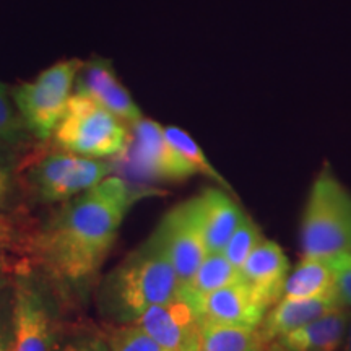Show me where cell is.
Masks as SVG:
<instances>
[{"label": "cell", "mask_w": 351, "mask_h": 351, "mask_svg": "<svg viewBox=\"0 0 351 351\" xmlns=\"http://www.w3.org/2000/svg\"><path fill=\"white\" fill-rule=\"evenodd\" d=\"M104 339L109 351H166L137 324H108Z\"/></svg>", "instance_id": "cell-23"}, {"label": "cell", "mask_w": 351, "mask_h": 351, "mask_svg": "<svg viewBox=\"0 0 351 351\" xmlns=\"http://www.w3.org/2000/svg\"><path fill=\"white\" fill-rule=\"evenodd\" d=\"M350 309L332 311L276 339L288 351H341Z\"/></svg>", "instance_id": "cell-16"}, {"label": "cell", "mask_w": 351, "mask_h": 351, "mask_svg": "<svg viewBox=\"0 0 351 351\" xmlns=\"http://www.w3.org/2000/svg\"><path fill=\"white\" fill-rule=\"evenodd\" d=\"M114 171L111 160L64 150L33 152L21 161V179L29 204L59 205L88 191Z\"/></svg>", "instance_id": "cell-5"}, {"label": "cell", "mask_w": 351, "mask_h": 351, "mask_svg": "<svg viewBox=\"0 0 351 351\" xmlns=\"http://www.w3.org/2000/svg\"><path fill=\"white\" fill-rule=\"evenodd\" d=\"M163 132H165V138L168 140V143L184 158V160L187 161L189 165L192 166V168H194L197 174H202L205 176V178L212 179L213 182L218 184V187L225 189V191L234 194V191H232L230 182H228L226 179L213 168V165L210 163L207 156H205L204 152H202L199 143H197L186 130L179 129V127H174V125H168V127H163Z\"/></svg>", "instance_id": "cell-21"}, {"label": "cell", "mask_w": 351, "mask_h": 351, "mask_svg": "<svg viewBox=\"0 0 351 351\" xmlns=\"http://www.w3.org/2000/svg\"><path fill=\"white\" fill-rule=\"evenodd\" d=\"M0 256H3V257H10V258H15V261H19V262H21V263H25L23 261H20V257L16 256L15 251H13V249L10 247V245H8L7 243H3L2 239H0Z\"/></svg>", "instance_id": "cell-30"}, {"label": "cell", "mask_w": 351, "mask_h": 351, "mask_svg": "<svg viewBox=\"0 0 351 351\" xmlns=\"http://www.w3.org/2000/svg\"><path fill=\"white\" fill-rule=\"evenodd\" d=\"M263 239L265 238H263L257 223L249 215H244L241 225L236 228V231L232 232L230 241H228L226 247L223 249V254H225L232 265L241 269L245 258L251 256V252Z\"/></svg>", "instance_id": "cell-25"}, {"label": "cell", "mask_w": 351, "mask_h": 351, "mask_svg": "<svg viewBox=\"0 0 351 351\" xmlns=\"http://www.w3.org/2000/svg\"><path fill=\"white\" fill-rule=\"evenodd\" d=\"M134 324L166 351H200V315L181 291L169 301L148 307Z\"/></svg>", "instance_id": "cell-10"}, {"label": "cell", "mask_w": 351, "mask_h": 351, "mask_svg": "<svg viewBox=\"0 0 351 351\" xmlns=\"http://www.w3.org/2000/svg\"><path fill=\"white\" fill-rule=\"evenodd\" d=\"M302 257L351 252V192L328 165L315 176L301 217Z\"/></svg>", "instance_id": "cell-4"}, {"label": "cell", "mask_w": 351, "mask_h": 351, "mask_svg": "<svg viewBox=\"0 0 351 351\" xmlns=\"http://www.w3.org/2000/svg\"><path fill=\"white\" fill-rule=\"evenodd\" d=\"M152 194L156 191H145L119 174H109L33 225L26 263L72 302L86 300L127 213L135 202Z\"/></svg>", "instance_id": "cell-1"}, {"label": "cell", "mask_w": 351, "mask_h": 351, "mask_svg": "<svg viewBox=\"0 0 351 351\" xmlns=\"http://www.w3.org/2000/svg\"><path fill=\"white\" fill-rule=\"evenodd\" d=\"M335 293V275L328 257H302L287 276L282 298H317Z\"/></svg>", "instance_id": "cell-18"}, {"label": "cell", "mask_w": 351, "mask_h": 351, "mask_svg": "<svg viewBox=\"0 0 351 351\" xmlns=\"http://www.w3.org/2000/svg\"><path fill=\"white\" fill-rule=\"evenodd\" d=\"M77 93L90 96L109 112L124 121L127 125L135 124L143 117L138 104L130 91L122 85L111 60L104 57H91L82 62L75 80Z\"/></svg>", "instance_id": "cell-12"}, {"label": "cell", "mask_w": 351, "mask_h": 351, "mask_svg": "<svg viewBox=\"0 0 351 351\" xmlns=\"http://www.w3.org/2000/svg\"><path fill=\"white\" fill-rule=\"evenodd\" d=\"M65 302H72L46 276L23 265L12 280L13 351H57L65 326Z\"/></svg>", "instance_id": "cell-3"}, {"label": "cell", "mask_w": 351, "mask_h": 351, "mask_svg": "<svg viewBox=\"0 0 351 351\" xmlns=\"http://www.w3.org/2000/svg\"><path fill=\"white\" fill-rule=\"evenodd\" d=\"M341 307L337 293L317 298H282L270 307L258 330L263 340L271 341Z\"/></svg>", "instance_id": "cell-13"}, {"label": "cell", "mask_w": 351, "mask_h": 351, "mask_svg": "<svg viewBox=\"0 0 351 351\" xmlns=\"http://www.w3.org/2000/svg\"><path fill=\"white\" fill-rule=\"evenodd\" d=\"M21 148L0 143V217L28 218L29 202L21 179Z\"/></svg>", "instance_id": "cell-17"}, {"label": "cell", "mask_w": 351, "mask_h": 351, "mask_svg": "<svg viewBox=\"0 0 351 351\" xmlns=\"http://www.w3.org/2000/svg\"><path fill=\"white\" fill-rule=\"evenodd\" d=\"M230 194L221 187H208L197 195L208 254L223 252L245 215Z\"/></svg>", "instance_id": "cell-15"}, {"label": "cell", "mask_w": 351, "mask_h": 351, "mask_svg": "<svg viewBox=\"0 0 351 351\" xmlns=\"http://www.w3.org/2000/svg\"><path fill=\"white\" fill-rule=\"evenodd\" d=\"M241 278L251 285L270 307L282 300L289 261L274 241L263 239L241 267Z\"/></svg>", "instance_id": "cell-14"}, {"label": "cell", "mask_w": 351, "mask_h": 351, "mask_svg": "<svg viewBox=\"0 0 351 351\" xmlns=\"http://www.w3.org/2000/svg\"><path fill=\"white\" fill-rule=\"evenodd\" d=\"M153 234L173 263L181 287L186 285L208 254L199 197H192L171 208Z\"/></svg>", "instance_id": "cell-9"}, {"label": "cell", "mask_w": 351, "mask_h": 351, "mask_svg": "<svg viewBox=\"0 0 351 351\" xmlns=\"http://www.w3.org/2000/svg\"><path fill=\"white\" fill-rule=\"evenodd\" d=\"M83 60L65 59L44 69L32 82L12 88V98L21 121L36 142H47L54 134L75 86Z\"/></svg>", "instance_id": "cell-7"}, {"label": "cell", "mask_w": 351, "mask_h": 351, "mask_svg": "<svg viewBox=\"0 0 351 351\" xmlns=\"http://www.w3.org/2000/svg\"><path fill=\"white\" fill-rule=\"evenodd\" d=\"M181 291L173 263L155 234L125 256L99 282L96 301L108 324H132L148 307Z\"/></svg>", "instance_id": "cell-2"}, {"label": "cell", "mask_w": 351, "mask_h": 351, "mask_svg": "<svg viewBox=\"0 0 351 351\" xmlns=\"http://www.w3.org/2000/svg\"><path fill=\"white\" fill-rule=\"evenodd\" d=\"M57 351H109L103 328L91 322H67Z\"/></svg>", "instance_id": "cell-24"}, {"label": "cell", "mask_w": 351, "mask_h": 351, "mask_svg": "<svg viewBox=\"0 0 351 351\" xmlns=\"http://www.w3.org/2000/svg\"><path fill=\"white\" fill-rule=\"evenodd\" d=\"M191 301L194 302L202 322L208 320L245 327L261 326L270 309L267 301L243 278Z\"/></svg>", "instance_id": "cell-11"}, {"label": "cell", "mask_w": 351, "mask_h": 351, "mask_svg": "<svg viewBox=\"0 0 351 351\" xmlns=\"http://www.w3.org/2000/svg\"><path fill=\"white\" fill-rule=\"evenodd\" d=\"M32 140L12 98V88L0 80V143L25 150Z\"/></svg>", "instance_id": "cell-22"}, {"label": "cell", "mask_w": 351, "mask_h": 351, "mask_svg": "<svg viewBox=\"0 0 351 351\" xmlns=\"http://www.w3.org/2000/svg\"><path fill=\"white\" fill-rule=\"evenodd\" d=\"M261 351H288V350L285 348V346L280 343L278 340H271V341H269V343L263 345V348Z\"/></svg>", "instance_id": "cell-32"}, {"label": "cell", "mask_w": 351, "mask_h": 351, "mask_svg": "<svg viewBox=\"0 0 351 351\" xmlns=\"http://www.w3.org/2000/svg\"><path fill=\"white\" fill-rule=\"evenodd\" d=\"M341 351H351V309H350V317H348V327H346V335Z\"/></svg>", "instance_id": "cell-31"}, {"label": "cell", "mask_w": 351, "mask_h": 351, "mask_svg": "<svg viewBox=\"0 0 351 351\" xmlns=\"http://www.w3.org/2000/svg\"><path fill=\"white\" fill-rule=\"evenodd\" d=\"M33 225L26 219L0 217V239L15 251L20 261L26 263V249H28L29 232Z\"/></svg>", "instance_id": "cell-26"}, {"label": "cell", "mask_w": 351, "mask_h": 351, "mask_svg": "<svg viewBox=\"0 0 351 351\" xmlns=\"http://www.w3.org/2000/svg\"><path fill=\"white\" fill-rule=\"evenodd\" d=\"M330 258L333 275H335V293L340 304L351 309V252L339 254Z\"/></svg>", "instance_id": "cell-27"}, {"label": "cell", "mask_w": 351, "mask_h": 351, "mask_svg": "<svg viewBox=\"0 0 351 351\" xmlns=\"http://www.w3.org/2000/svg\"><path fill=\"white\" fill-rule=\"evenodd\" d=\"M21 265H25V263L15 261V258L0 256V295L12 287L13 274Z\"/></svg>", "instance_id": "cell-29"}, {"label": "cell", "mask_w": 351, "mask_h": 351, "mask_svg": "<svg viewBox=\"0 0 351 351\" xmlns=\"http://www.w3.org/2000/svg\"><path fill=\"white\" fill-rule=\"evenodd\" d=\"M0 351H13L12 287L0 295Z\"/></svg>", "instance_id": "cell-28"}, {"label": "cell", "mask_w": 351, "mask_h": 351, "mask_svg": "<svg viewBox=\"0 0 351 351\" xmlns=\"http://www.w3.org/2000/svg\"><path fill=\"white\" fill-rule=\"evenodd\" d=\"M265 343L258 327L202 322L200 351H261Z\"/></svg>", "instance_id": "cell-19"}, {"label": "cell", "mask_w": 351, "mask_h": 351, "mask_svg": "<svg viewBox=\"0 0 351 351\" xmlns=\"http://www.w3.org/2000/svg\"><path fill=\"white\" fill-rule=\"evenodd\" d=\"M121 160L124 169L140 181H186L197 173L165 138L163 125L142 117L130 125V140Z\"/></svg>", "instance_id": "cell-8"}, {"label": "cell", "mask_w": 351, "mask_h": 351, "mask_svg": "<svg viewBox=\"0 0 351 351\" xmlns=\"http://www.w3.org/2000/svg\"><path fill=\"white\" fill-rule=\"evenodd\" d=\"M241 280V270L228 261L223 252L207 254L199 269L186 285L181 287V293L189 300L205 296L208 293L228 287Z\"/></svg>", "instance_id": "cell-20"}, {"label": "cell", "mask_w": 351, "mask_h": 351, "mask_svg": "<svg viewBox=\"0 0 351 351\" xmlns=\"http://www.w3.org/2000/svg\"><path fill=\"white\" fill-rule=\"evenodd\" d=\"M51 138L59 150L108 160L125 152L130 125L90 96L75 91Z\"/></svg>", "instance_id": "cell-6"}]
</instances>
